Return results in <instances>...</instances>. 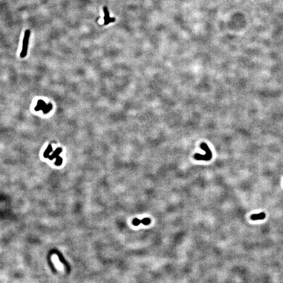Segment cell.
<instances>
[{
  "label": "cell",
  "mask_w": 283,
  "mask_h": 283,
  "mask_svg": "<svg viewBox=\"0 0 283 283\" xmlns=\"http://www.w3.org/2000/svg\"><path fill=\"white\" fill-rule=\"evenodd\" d=\"M200 147L202 150L206 152L205 155H202L198 153L196 154L194 156V158L198 161H209L212 158V154L211 150L206 143H202L200 144Z\"/></svg>",
  "instance_id": "obj_1"
},
{
  "label": "cell",
  "mask_w": 283,
  "mask_h": 283,
  "mask_svg": "<svg viewBox=\"0 0 283 283\" xmlns=\"http://www.w3.org/2000/svg\"><path fill=\"white\" fill-rule=\"evenodd\" d=\"M30 30H25L24 38H23V40L22 51L20 54V56L21 58L25 57L27 55L28 46V42H29V38L30 37Z\"/></svg>",
  "instance_id": "obj_2"
},
{
  "label": "cell",
  "mask_w": 283,
  "mask_h": 283,
  "mask_svg": "<svg viewBox=\"0 0 283 283\" xmlns=\"http://www.w3.org/2000/svg\"><path fill=\"white\" fill-rule=\"evenodd\" d=\"M104 25L109 24V23L114 22L115 21V18L113 17H110V14H109V11L106 6L104 7Z\"/></svg>",
  "instance_id": "obj_3"
},
{
  "label": "cell",
  "mask_w": 283,
  "mask_h": 283,
  "mask_svg": "<svg viewBox=\"0 0 283 283\" xmlns=\"http://www.w3.org/2000/svg\"><path fill=\"white\" fill-rule=\"evenodd\" d=\"M266 218V214L264 212H261L259 214H253L251 216V219L252 220H263Z\"/></svg>",
  "instance_id": "obj_4"
},
{
  "label": "cell",
  "mask_w": 283,
  "mask_h": 283,
  "mask_svg": "<svg viewBox=\"0 0 283 283\" xmlns=\"http://www.w3.org/2000/svg\"><path fill=\"white\" fill-rule=\"evenodd\" d=\"M141 222L143 224H144L145 226H147V225L150 224V223L151 220H150V218H144V219H143L142 220H141Z\"/></svg>",
  "instance_id": "obj_5"
},
{
  "label": "cell",
  "mask_w": 283,
  "mask_h": 283,
  "mask_svg": "<svg viewBox=\"0 0 283 283\" xmlns=\"http://www.w3.org/2000/svg\"><path fill=\"white\" fill-rule=\"evenodd\" d=\"M141 220H139L138 218H135L132 221V223L134 226H138L141 223Z\"/></svg>",
  "instance_id": "obj_6"
}]
</instances>
